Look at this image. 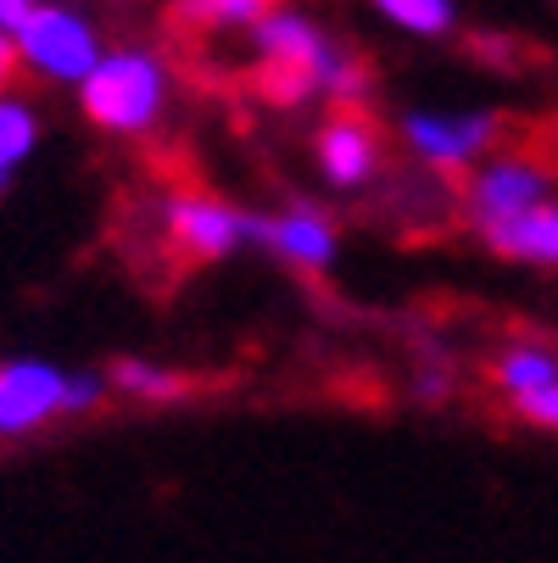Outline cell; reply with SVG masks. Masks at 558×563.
Segmentation results:
<instances>
[{
  "label": "cell",
  "mask_w": 558,
  "mask_h": 563,
  "mask_svg": "<svg viewBox=\"0 0 558 563\" xmlns=\"http://www.w3.org/2000/svg\"><path fill=\"white\" fill-rule=\"evenodd\" d=\"M252 45L263 56V85L274 101L296 107L307 96H325L336 107H363L369 101V73L330 45V34L313 18L291 7H269L252 23Z\"/></svg>",
  "instance_id": "obj_1"
},
{
  "label": "cell",
  "mask_w": 558,
  "mask_h": 563,
  "mask_svg": "<svg viewBox=\"0 0 558 563\" xmlns=\"http://www.w3.org/2000/svg\"><path fill=\"white\" fill-rule=\"evenodd\" d=\"M73 96H78V112H85L101 134L140 140V134H151L156 123L168 118L174 73H168L163 56L145 51V45H107L101 62L73 85Z\"/></svg>",
  "instance_id": "obj_2"
},
{
  "label": "cell",
  "mask_w": 558,
  "mask_h": 563,
  "mask_svg": "<svg viewBox=\"0 0 558 563\" xmlns=\"http://www.w3.org/2000/svg\"><path fill=\"white\" fill-rule=\"evenodd\" d=\"M107 374L62 368L45 357H7L0 363V441L40 435L56 419H85L107 401Z\"/></svg>",
  "instance_id": "obj_3"
},
{
  "label": "cell",
  "mask_w": 558,
  "mask_h": 563,
  "mask_svg": "<svg viewBox=\"0 0 558 563\" xmlns=\"http://www.w3.org/2000/svg\"><path fill=\"white\" fill-rule=\"evenodd\" d=\"M12 45L29 78H45V85H62V90H73L107 51L101 29L67 0H34V12L12 29Z\"/></svg>",
  "instance_id": "obj_4"
},
{
  "label": "cell",
  "mask_w": 558,
  "mask_h": 563,
  "mask_svg": "<svg viewBox=\"0 0 558 563\" xmlns=\"http://www.w3.org/2000/svg\"><path fill=\"white\" fill-rule=\"evenodd\" d=\"M408 156L436 174H469L486 151H497L503 140V118L492 107H463V112H436V107H419L396 123Z\"/></svg>",
  "instance_id": "obj_5"
},
{
  "label": "cell",
  "mask_w": 558,
  "mask_h": 563,
  "mask_svg": "<svg viewBox=\"0 0 558 563\" xmlns=\"http://www.w3.org/2000/svg\"><path fill=\"white\" fill-rule=\"evenodd\" d=\"M558 196V174L536 156H514V151H486L481 163L469 168V185H463V212L474 229L486 223H503V218H519L541 201Z\"/></svg>",
  "instance_id": "obj_6"
},
{
  "label": "cell",
  "mask_w": 558,
  "mask_h": 563,
  "mask_svg": "<svg viewBox=\"0 0 558 563\" xmlns=\"http://www.w3.org/2000/svg\"><path fill=\"white\" fill-rule=\"evenodd\" d=\"M163 229H168L174 246L185 257H196V263H223L241 246H252V212L229 207L218 196H174L163 207Z\"/></svg>",
  "instance_id": "obj_7"
},
{
  "label": "cell",
  "mask_w": 558,
  "mask_h": 563,
  "mask_svg": "<svg viewBox=\"0 0 558 563\" xmlns=\"http://www.w3.org/2000/svg\"><path fill=\"white\" fill-rule=\"evenodd\" d=\"M252 246H269L280 263H291L302 274H325L336 263V252H341V234L318 207L296 201L285 212H269V218L252 212Z\"/></svg>",
  "instance_id": "obj_8"
},
{
  "label": "cell",
  "mask_w": 558,
  "mask_h": 563,
  "mask_svg": "<svg viewBox=\"0 0 558 563\" xmlns=\"http://www.w3.org/2000/svg\"><path fill=\"white\" fill-rule=\"evenodd\" d=\"M313 163L330 190H363L380 174V129L363 112H336L313 134Z\"/></svg>",
  "instance_id": "obj_9"
},
{
  "label": "cell",
  "mask_w": 558,
  "mask_h": 563,
  "mask_svg": "<svg viewBox=\"0 0 558 563\" xmlns=\"http://www.w3.org/2000/svg\"><path fill=\"white\" fill-rule=\"evenodd\" d=\"M486 246L508 263H530V268H558V196L519 212V218H503V223H486L474 229Z\"/></svg>",
  "instance_id": "obj_10"
},
{
  "label": "cell",
  "mask_w": 558,
  "mask_h": 563,
  "mask_svg": "<svg viewBox=\"0 0 558 563\" xmlns=\"http://www.w3.org/2000/svg\"><path fill=\"white\" fill-rule=\"evenodd\" d=\"M547 379H558V346H547V341H508L492 357V385L508 401L536 390V385H547Z\"/></svg>",
  "instance_id": "obj_11"
},
{
  "label": "cell",
  "mask_w": 558,
  "mask_h": 563,
  "mask_svg": "<svg viewBox=\"0 0 558 563\" xmlns=\"http://www.w3.org/2000/svg\"><path fill=\"white\" fill-rule=\"evenodd\" d=\"M40 134H45V123H40L34 101L7 85V90H0V174H18L29 156L40 151Z\"/></svg>",
  "instance_id": "obj_12"
},
{
  "label": "cell",
  "mask_w": 558,
  "mask_h": 563,
  "mask_svg": "<svg viewBox=\"0 0 558 563\" xmlns=\"http://www.w3.org/2000/svg\"><path fill=\"white\" fill-rule=\"evenodd\" d=\"M112 390L134 396V401H179L190 385L179 368H163V363H145V357H118L112 374H107Z\"/></svg>",
  "instance_id": "obj_13"
},
{
  "label": "cell",
  "mask_w": 558,
  "mask_h": 563,
  "mask_svg": "<svg viewBox=\"0 0 558 563\" xmlns=\"http://www.w3.org/2000/svg\"><path fill=\"white\" fill-rule=\"evenodd\" d=\"M369 7L414 40H441L458 23V0H369Z\"/></svg>",
  "instance_id": "obj_14"
},
{
  "label": "cell",
  "mask_w": 558,
  "mask_h": 563,
  "mask_svg": "<svg viewBox=\"0 0 558 563\" xmlns=\"http://www.w3.org/2000/svg\"><path fill=\"white\" fill-rule=\"evenodd\" d=\"M185 7H190V18H201L212 29H252L274 0H185Z\"/></svg>",
  "instance_id": "obj_15"
},
{
  "label": "cell",
  "mask_w": 558,
  "mask_h": 563,
  "mask_svg": "<svg viewBox=\"0 0 558 563\" xmlns=\"http://www.w3.org/2000/svg\"><path fill=\"white\" fill-rule=\"evenodd\" d=\"M508 408H514V419H525V424H536V430H558V379H547V385L514 396Z\"/></svg>",
  "instance_id": "obj_16"
},
{
  "label": "cell",
  "mask_w": 558,
  "mask_h": 563,
  "mask_svg": "<svg viewBox=\"0 0 558 563\" xmlns=\"http://www.w3.org/2000/svg\"><path fill=\"white\" fill-rule=\"evenodd\" d=\"M12 73H18V45H12V34L0 29V90L12 85Z\"/></svg>",
  "instance_id": "obj_17"
},
{
  "label": "cell",
  "mask_w": 558,
  "mask_h": 563,
  "mask_svg": "<svg viewBox=\"0 0 558 563\" xmlns=\"http://www.w3.org/2000/svg\"><path fill=\"white\" fill-rule=\"evenodd\" d=\"M29 12H34V0H0V29L12 34V29H18Z\"/></svg>",
  "instance_id": "obj_18"
},
{
  "label": "cell",
  "mask_w": 558,
  "mask_h": 563,
  "mask_svg": "<svg viewBox=\"0 0 558 563\" xmlns=\"http://www.w3.org/2000/svg\"><path fill=\"white\" fill-rule=\"evenodd\" d=\"M7 185H12V174H0V196H7Z\"/></svg>",
  "instance_id": "obj_19"
}]
</instances>
